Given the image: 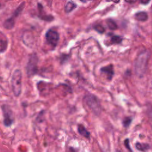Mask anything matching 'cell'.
I'll list each match as a JSON object with an SVG mask.
<instances>
[{"label": "cell", "instance_id": "obj_4", "mask_svg": "<svg viewBox=\"0 0 152 152\" xmlns=\"http://www.w3.org/2000/svg\"><path fill=\"white\" fill-rule=\"evenodd\" d=\"M38 61L39 58L36 54H33L29 56L26 65V73L29 77H32L37 74Z\"/></svg>", "mask_w": 152, "mask_h": 152}, {"label": "cell", "instance_id": "obj_16", "mask_svg": "<svg viewBox=\"0 0 152 152\" xmlns=\"http://www.w3.org/2000/svg\"><path fill=\"white\" fill-rule=\"evenodd\" d=\"M132 118L131 117H126L123 121V124L125 128H128L132 122Z\"/></svg>", "mask_w": 152, "mask_h": 152}, {"label": "cell", "instance_id": "obj_7", "mask_svg": "<svg viewBox=\"0 0 152 152\" xmlns=\"http://www.w3.org/2000/svg\"><path fill=\"white\" fill-rule=\"evenodd\" d=\"M100 71L101 73L105 74L106 78L109 81L112 80L114 74H115L113 65L112 64H109L108 65L102 67L100 69Z\"/></svg>", "mask_w": 152, "mask_h": 152}, {"label": "cell", "instance_id": "obj_17", "mask_svg": "<svg viewBox=\"0 0 152 152\" xmlns=\"http://www.w3.org/2000/svg\"><path fill=\"white\" fill-rule=\"evenodd\" d=\"M94 29L99 33L102 34L105 32V27L101 25H96L94 26Z\"/></svg>", "mask_w": 152, "mask_h": 152}, {"label": "cell", "instance_id": "obj_12", "mask_svg": "<svg viewBox=\"0 0 152 152\" xmlns=\"http://www.w3.org/2000/svg\"><path fill=\"white\" fill-rule=\"evenodd\" d=\"M123 37L118 35H112L111 37V44H120L123 42Z\"/></svg>", "mask_w": 152, "mask_h": 152}, {"label": "cell", "instance_id": "obj_13", "mask_svg": "<svg viewBox=\"0 0 152 152\" xmlns=\"http://www.w3.org/2000/svg\"><path fill=\"white\" fill-rule=\"evenodd\" d=\"M76 7H77V5H76V4H75L73 2L71 1L68 2L67 3V4L65 6V11L67 13H70L76 8Z\"/></svg>", "mask_w": 152, "mask_h": 152}, {"label": "cell", "instance_id": "obj_19", "mask_svg": "<svg viewBox=\"0 0 152 152\" xmlns=\"http://www.w3.org/2000/svg\"><path fill=\"white\" fill-rule=\"evenodd\" d=\"M150 0H140V2L143 4H147L149 3Z\"/></svg>", "mask_w": 152, "mask_h": 152}, {"label": "cell", "instance_id": "obj_20", "mask_svg": "<svg viewBox=\"0 0 152 152\" xmlns=\"http://www.w3.org/2000/svg\"><path fill=\"white\" fill-rule=\"evenodd\" d=\"M125 1L128 3H130V4H133V3H135L137 0H125Z\"/></svg>", "mask_w": 152, "mask_h": 152}, {"label": "cell", "instance_id": "obj_10", "mask_svg": "<svg viewBox=\"0 0 152 152\" xmlns=\"http://www.w3.org/2000/svg\"><path fill=\"white\" fill-rule=\"evenodd\" d=\"M14 25H15V17L13 16L11 18H9L6 20L4 23L3 26L6 29L10 30L12 29L14 27Z\"/></svg>", "mask_w": 152, "mask_h": 152}, {"label": "cell", "instance_id": "obj_9", "mask_svg": "<svg viewBox=\"0 0 152 152\" xmlns=\"http://www.w3.org/2000/svg\"><path fill=\"white\" fill-rule=\"evenodd\" d=\"M77 131L78 133L85 138L89 139L90 136V132L87 130L86 128L83 124H79L77 126Z\"/></svg>", "mask_w": 152, "mask_h": 152}, {"label": "cell", "instance_id": "obj_8", "mask_svg": "<svg viewBox=\"0 0 152 152\" xmlns=\"http://www.w3.org/2000/svg\"><path fill=\"white\" fill-rule=\"evenodd\" d=\"M0 48H1L0 52L1 54L5 52L7 48H8V40L3 32L1 33V36H0Z\"/></svg>", "mask_w": 152, "mask_h": 152}, {"label": "cell", "instance_id": "obj_5", "mask_svg": "<svg viewBox=\"0 0 152 152\" xmlns=\"http://www.w3.org/2000/svg\"><path fill=\"white\" fill-rule=\"evenodd\" d=\"M3 115L4 117L3 124L5 127H10L14 122L13 112L10 107L7 105L4 104L1 106Z\"/></svg>", "mask_w": 152, "mask_h": 152}, {"label": "cell", "instance_id": "obj_14", "mask_svg": "<svg viewBox=\"0 0 152 152\" xmlns=\"http://www.w3.org/2000/svg\"><path fill=\"white\" fill-rule=\"evenodd\" d=\"M135 147H136V149L138 150L141 151H146L150 148L149 146L147 144H141L140 143H137L135 144Z\"/></svg>", "mask_w": 152, "mask_h": 152}, {"label": "cell", "instance_id": "obj_3", "mask_svg": "<svg viewBox=\"0 0 152 152\" xmlns=\"http://www.w3.org/2000/svg\"><path fill=\"white\" fill-rule=\"evenodd\" d=\"M84 101L88 107L91 109L96 115H99L102 108L99 99L93 95H88L85 96Z\"/></svg>", "mask_w": 152, "mask_h": 152}, {"label": "cell", "instance_id": "obj_22", "mask_svg": "<svg viewBox=\"0 0 152 152\" xmlns=\"http://www.w3.org/2000/svg\"><path fill=\"white\" fill-rule=\"evenodd\" d=\"M81 1H82L83 3H86L87 1H92V0H80Z\"/></svg>", "mask_w": 152, "mask_h": 152}, {"label": "cell", "instance_id": "obj_6", "mask_svg": "<svg viewBox=\"0 0 152 152\" xmlns=\"http://www.w3.org/2000/svg\"><path fill=\"white\" fill-rule=\"evenodd\" d=\"M45 38L48 43L53 48H55L58 45L59 40V35L56 30L49 29L45 34Z\"/></svg>", "mask_w": 152, "mask_h": 152}, {"label": "cell", "instance_id": "obj_18", "mask_svg": "<svg viewBox=\"0 0 152 152\" xmlns=\"http://www.w3.org/2000/svg\"><path fill=\"white\" fill-rule=\"evenodd\" d=\"M124 145L125 146V147L128 150H130L131 151H132V149H131V147L130 146V140H129L128 139H127L125 140L124 141Z\"/></svg>", "mask_w": 152, "mask_h": 152}, {"label": "cell", "instance_id": "obj_15", "mask_svg": "<svg viewBox=\"0 0 152 152\" xmlns=\"http://www.w3.org/2000/svg\"><path fill=\"white\" fill-rule=\"evenodd\" d=\"M106 24H107V26L109 28V29L112 30H114L118 29V26L115 21H114L112 19H108L107 21H106Z\"/></svg>", "mask_w": 152, "mask_h": 152}, {"label": "cell", "instance_id": "obj_2", "mask_svg": "<svg viewBox=\"0 0 152 152\" xmlns=\"http://www.w3.org/2000/svg\"><path fill=\"white\" fill-rule=\"evenodd\" d=\"M21 80L22 73L20 70L17 69L14 71L11 80L12 91L14 95L16 97H19L21 95L22 87Z\"/></svg>", "mask_w": 152, "mask_h": 152}, {"label": "cell", "instance_id": "obj_11", "mask_svg": "<svg viewBox=\"0 0 152 152\" xmlns=\"http://www.w3.org/2000/svg\"><path fill=\"white\" fill-rule=\"evenodd\" d=\"M135 18L140 21H145L148 19V15L146 12H139L135 15Z\"/></svg>", "mask_w": 152, "mask_h": 152}, {"label": "cell", "instance_id": "obj_21", "mask_svg": "<svg viewBox=\"0 0 152 152\" xmlns=\"http://www.w3.org/2000/svg\"><path fill=\"white\" fill-rule=\"evenodd\" d=\"M106 1L108 2H113L115 3H118L120 1V0H106Z\"/></svg>", "mask_w": 152, "mask_h": 152}, {"label": "cell", "instance_id": "obj_1", "mask_svg": "<svg viewBox=\"0 0 152 152\" xmlns=\"http://www.w3.org/2000/svg\"><path fill=\"white\" fill-rule=\"evenodd\" d=\"M149 53L147 52H143L139 54L135 63V72L139 77H142L146 70Z\"/></svg>", "mask_w": 152, "mask_h": 152}]
</instances>
